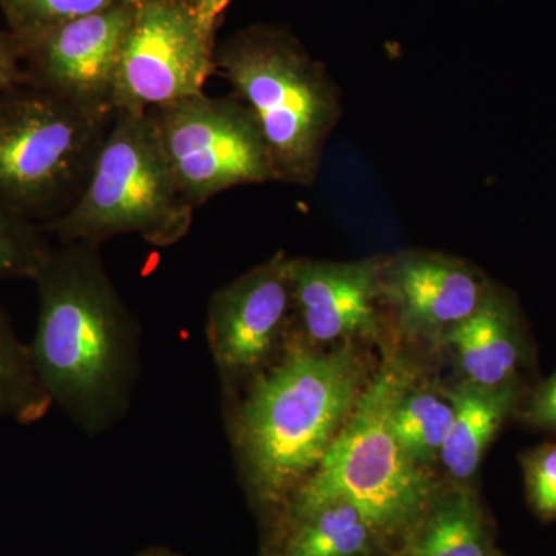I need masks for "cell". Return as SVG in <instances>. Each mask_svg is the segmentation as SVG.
I'll return each mask as SVG.
<instances>
[{
	"mask_svg": "<svg viewBox=\"0 0 556 556\" xmlns=\"http://www.w3.org/2000/svg\"><path fill=\"white\" fill-rule=\"evenodd\" d=\"M33 280L39 314L30 353L40 386L87 433H100L129 401L137 321L93 244L51 249Z\"/></svg>",
	"mask_w": 556,
	"mask_h": 556,
	"instance_id": "obj_1",
	"label": "cell"
},
{
	"mask_svg": "<svg viewBox=\"0 0 556 556\" xmlns=\"http://www.w3.org/2000/svg\"><path fill=\"white\" fill-rule=\"evenodd\" d=\"M288 345L255 375L237 415L249 484L268 504H287L316 470L371 378L357 340Z\"/></svg>",
	"mask_w": 556,
	"mask_h": 556,
	"instance_id": "obj_2",
	"label": "cell"
},
{
	"mask_svg": "<svg viewBox=\"0 0 556 556\" xmlns=\"http://www.w3.org/2000/svg\"><path fill=\"white\" fill-rule=\"evenodd\" d=\"M416 378L404 357L383 361L327 455L289 497L288 515L329 497H345L368 519L383 546H401L442 489L430 468L409 459L391 424L397 399Z\"/></svg>",
	"mask_w": 556,
	"mask_h": 556,
	"instance_id": "obj_3",
	"label": "cell"
},
{
	"mask_svg": "<svg viewBox=\"0 0 556 556\" xmlns=\"http://www.w3.org/2000/svg\"><path fill=\"white\" fill-rule=\"evenodd\" d=\"M195 208L179 189L152 116L118 112L78 200L42 229L62 244L100 247L134 233L167 248L185 239Z\"/></svg>",
	"mask_w": 556,
	"mask_h": 556,
	"instance_id": "obj_4",
	"label": "cell"
},
{
	"mask_svg": "<svg viewBox=\"0 0 556 556\" xmlns=\"http://www.w3.org/2000/svg\"><path fill=\"white\" fill-rule=\"evenodd\" d=\"M215 67L257 121L278 181L311 185L340 113L324 67L294 39L270 28L230 40Z\"/></svg>",
	"mask_w": 556,
	"mask_h": 556,
	"instance_id": "obj_5",
	"label": "cell"
},
{
	"mask_svg": "<svg viewBox=\"0 0 556 556\" xmlns=\"http://www.w3.org/2000/svg\"><path fill=\"white\" fill-rule=\"evenodd\" d=\"M112 119L30 84L0 93V204L33 223L61 217L83 192Z\"/></svg>",
	"mask_w": 556,
	"mask_h": 556,
	"instance_id": "obj_6",
	"label": "cell"
},
{
	"mask_svg": "<svg viewBox=\"0 0 556 556\" xmlns=\"http://www.w3.org/2000/svg\"><path fill=\"white\" fill-rule=\"evenodd\" d=\"M149 115L193 206L237 186L278 181L257 121L239 98L200 93Z\"/></svg>",
	"mask_w": 556,
	"mask_h": 556,
	"instance_id": "obj_7",
	"label": "cell"
},
{
	"mask_svg": "<svg viewBox=\"0 0 556 556\" xmlns=\"http://www.w3.org/2000/svg\"><path fill=\"white\" fill-rule=\"evenodd\" d=\"M214 33L189 0H137L116 73L115 113H149L204 93Z\"/></svg>",
	"mask_w": 556,
	"mask_h": 556,
	"instance_id": "obj_8",
	"label": "cell"
},
{
	"mask_svg": "<svg viewBox=\"0 0 556 556\" xmlns=\"http://www.w3.org/2000/svg\"><path fill=\"white\" fill-rule=\"evenodd\" d=\"M137 0L65 22L20 42L24 83L94 115L115 116L113 93Z\"/></svg>",
	"mask_w": 556,
	"mask_h": 556,
	"instance_id": "obj_9",
	"label": "cell"
},
{
	"mask_svg": "<svg viewBox=\"0 0 556 556\" xmlns=\"http://www.w3.org/2000/svg\"><path fill=\"white\" fill-rule=\"evenodd\" d=\"M292 302L289 258L277 254L212 295L207 340L225 375L262 371L283 342Z\"/></svg>",
	"mask_w": 556,
	"mask_h": 556,
	"instance_id": "obj_10",
	"label": "cell"
},
{
	"mask_svg": "<svg viewBox=\"0 0 556 556\" xmlns=\"http://www.w3.org/2000/svg\"><path fill=\"white\" fill-rule=\"evenodd\" d=\"M378 263H332L289 260L292 302L311 345H336L345 340L379 336Z\"/></svg>",
	"mask_w": 556,
	"mask_h": 556,
	"instance_id": "obj_11",
	"label": "cell"
},
{
	"mask_svg": "<svg viewBox=\"0 0 556 556\" xmlns=\"http://www.w3.org/2000/svg\"><path fill=\"white\" fill-rule=\"evenodd\" d=\"M382 299L407 334L442 338L477 313L489 292L481 276L438 254H404L380 268Z\"/></svg>",
	"mask_w": 556,
	"mask_h": 556,
	"instance_id": "obj_12",
	"label": "cell"
},
{
	"mask_svg": "<svg viewBox=\"0 0 556 556\" xmlns=\"http://www.w3.org/2000/svg\"><path fill=\"white\" fill-rule=\"evenodd\" d=\"M401 556H501L477 496L466 484L439 490L399 546Z\"/></svg>",
	"mask_w": 556,
	"mask_h": 556,
	"instance_id": "obj_13",
	"label": "cell"
},
{
	"mask_svg": "<svg viewBox=\"0 0 556 556\" xmlns=\"http://www.w3.org/2000/svg\"><path fill=\"white\" fill-rule=\"evenodd\" d=\"M442 391L455 408V419L439 460L455 484H466L514 405V386L486 388L463 382Z\"/></svg>",
	"mask_w": 556,
	"mask_h": 556,
	"instance_id": "obj_14",
	"label": "cell"
},
{
	"mask_svg": "<svg viewBox=\"0 0 556 556\" xmlns=\"http://www.w3.org/2000/svg\"><path fill=\"white\" fill-rule=\"evenodd\" d=\"M445 342L455 350L466 382L486 388L510 386L519 351L506 309L486 295L477 313L450 329Z\"/></svg>",
	"mask_w": 556,
	"mask_h": 556,
	"instance_id": "obj_15",
	"label": "cell"
},
{
	"mask_svg": "<svg viewBox=\"0 0 556 556\" xmlns=\"http://www.w3.org/2000/svg\"><path fill=\"white\" fill-rule=\"evenodd\" d=\"M281 556H372L383 546L368 519L345 497H329L288 515Z\"/></svg>",
	"mask_w": 556,
	"mask_h": 556,
	"instance_id": "obj_16",
	"label": "cell"
},
{
	"mask_svg": "<svg viewBox=\"0 0 556 556\" xmlns=\"http://www.w3.org/2000/svg\"><path fill=\"white\" fill-rule=\"evenodd\" d=\"M455 419L444 391L417 386L413 380L397 399L391 415L399 444L417 466L430 468L441 457Z\"/></svg>",
	"mask_w": 556,
	"mask_h": 556,
	"instance_id": "obj_17",
	"label": "cell"
},
{
	"mask_svg": "<svg viewBox=\"0 0 556 556\" xmlns=\"http://www.w3.org/2000/svg\"><path fill=\"white\" fill-rule=\"evenodd\" d=\"M53 402L40 386L30 353L0 308V416L21 424L38 422Z\"/></svg>",
	"mask_w": 556,
	"mask_h": 556,
	"instance_id": "obj_18",
	"label": "cell"
},
{
	"mask_svg": "<svg viewBox=\"0 0 556 556\" xmlns=\"http://www.w3.org/2000/svg\"><path fill=\"white\" fill-rule=\"evenodd\" d=\"M51 249L42 226L0 204V280L14 277L33 280Z\"/></svg>",
	"mask_w": 556,
	"mask_h": 556,
	"instance_id": "obj_19",
	"label": "cell"
},
{
	"mask_svg": "<svg viewBox=\"0 0 556 556\" xmlns=\"http://www.w3.org/2000/svg\"><path fill=\"white\" fill-rule=\"evenodd\" d=\"M14 38L24 42L40 35V33L100 13L123 2L131 0H0Z\"/></svg>",
	"mask_w": 556,
	"mask_h": 556,
	"instance_id": "obj_20",
	"label": "cell"
},
{
	"mask_svg": "<svg viewBox=\"0 0 556 556\" xmlns=\"http://www.w3.org/2000/svg\"><path fill=\"white\" fill-rule=\"evenodd\" d=\"M527 493L530 504L543 519L556 518V444L535 450L527 456Z\"/></svg>",
	"mask_w": 556,
	"mask_h": 556,
	"instance_id": "obj_21",
	"label": "cell"
},
{
	"mask_svg": "<svg viewBox=\"0 0 556 556\" xmlns=\"http://www.w3.org/2000/svg\"><path fill=\"white\" fill-rule=\"evenodd\" d=\"M526 417L532 426L556 428V375L533 394Z\"/></svg>",
	"mask_w": 556,
	"mask_h": 556,
	"instance_id": "obj_22",
	"label": "cell"
},
{
	"mask_svg": "<svg viewBox=\"0 0 556 556\" xmlns=\"http://www.w3.org/2000/svg\"><path fill=\"white\" fill-rule=\"evenodd\" d=\"M24 83L21 47L14 35H0V93Z\"/></svg>",
	"mask_w": 556,
	"mask_h": 556,
	"instance_id": "obj_23",
	"label": "cell"
},
{
	"mask_svg": "<svg viewBox=\"0 0 556 556\" xmlns=\"http://www.w3.org/2000/svg\"><path fill=\"white\" fill-rule=\"evenodd\" d=\"M230 2L232 0H195V10L201 25L208 33H214L218 17L222 16L223 11L228 9Z\"/></svg>",
	"mask_w": 556,
	"mask_h": 556,
	"instance_id": "obj_24",
	"label": "cell"
},
{
	"mask_svg": "<svg viewBox=\"0 0 556 556\" xmlns=\"http://www.w3.org/2000/svg\"><path fill=\"white\" fill-rule=\"evenodd\" d=\"M144 556H174L170 554H166V552H150V554H146Z\"/></svg>",
	"mask_w": 556,
	"mask_h": 556,
	"instance_id": "obj_25",
	"label": "cell"
},
{
	"mask_svg": "<svg viewBox=\"0 0 556 556\" xmlns=\"http://www.w3.org/2000/svg\"><path fill=\"white\" fill-rule=\"evenodd\" d=\"M189 2H192L193 5H195V0H189Z\"/></svg>",
	"mask_w": 556,
	"mask_h": 556,
	"instance_id": "obj_26",
	"label": "cell"
}]
</instances>
